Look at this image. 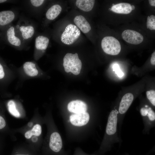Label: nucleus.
Returning <instances> with one entry per match:
<instances>
[{
	"mask_svg": "<svg viewBox=\"0 0 155 155\" xmlns=\"http://www.w3.org/2000/svg\"><path fill=\"white\" fill-rule=\"evenodd\" d=\"M63 66L65 71L70 72L75 75H78L82 67V63L78 53H67L63 59Z\"/></svg>",
	"mask_w": 155,
	"mask_h": 155,
	"instance_id": "1",
	"label": "nucleus"
},
{
	"mask_svg": "<svg viewBox=\"0 0 155 155\" xmlns=\"http://www.w3.org/2000/svg\"><path fill=\"white\" fill-rule=\"evenodd\" d=\"M17 33L16 27L10 25L1 32L0 36H2L11 45L16 47H20L22 45L23 40L21 36H19V33Z\"/></svg>",
	"mask_w": 155,
	"mask_h": 155,
	"instance_id": "2",
	"label": "nucleus"
},
{
	"mask_svg": "<svg viewBox=\"0 0 155 155\" xmlns=\"http://www.w3.org/2000/svg\"><path fill=\"white\" fill-rule=\"evenodd\" d=\"M101 45L104 52L108 55H117L121 50V47L119 42L113 36L104 37L102 40Z\"/></svg>",
	"mask_w": 155,
	"mask_h": 155,
	"instance_id": "3",
	"label": "nucleus"
},
{
	"mask_svg": "<svg viewBox=\"0 0 155 155\" xmlns=\"http://www.w3.org/2000/svg\"><path fill=\"white\" fill-rule=\"evenodd\" d=\"M123 39L127 42L133 44H138L142 42L143 37L140 33L135 31L127 30L122 34Z\"/></svg>",
	"mask_w": 155,
	"mask_h": 155,
	"instance_id": "4",
	"label": "nucleus"
},
{
	"mask_svg": "<svg viewBox=\"0 0 155 155\" xmlns=\"http://www.w3.org/2000/svg\"><path fill=\"white\" fill-rule=\"evenodd\" d=\"M16 28L21 38L23 40H28L33 36L35 33L34 26L28 23H20Z\"/></svg>",
	"mask_w": 155,
	"mask_h": 155,
	"instance_id": "5",
	"label": "nucleus"
},
{
	"mask_svg": "<svg viewBox=\"0 0 155 155\" xmlns=\"http://www.w3.org/2000/svg\"><path fill=\"white\" fill-rule=\"evenodd\" d=\"M90 119L89 114L86 112L74 113L69 117V120L73 125L77 126H81L86 125Z\"/></svg>",
	"mask_w": 155,
	"mask_h": 155,
	"instance_id": "6",
	"label": "nucleus"
},
{
	"mask_svg": "<svg viewBox=\"0 0 155 155\" xmlns=\"http://www.w3.org/2000/svg\"><path fill=\"white\" fill-rule=\"evenodd\" d=\"M15 17V14L12 11L7 10L0 11V33L8 26Z\"/></svg>",
	"mask_w": 155,
	"mask_h": 155,
	"instance_id": "7",
	"label": "nucleus"
},
{
	"mask_svg": "<svg viewBox=\"0 0 155 155\" xmlns=\"http://www.w3.org/2000/svg\"><path fill=\"white\" fill-rule=\"evenodd\" d=\"M117 114L115 110H112L108 118L106 128V132L109 135H113L117 131Z\"/></svg>",
	"mask_w": 155,
	"mask_h": 155,
	"instance_id": "8",
	"label": "nucleus"
},
{
	"mask_svg": "<svg viewBox=\"0 0 155 155\" xmlns=\"http://www.w3.org/2000/svg\"><path fill=\"white\" fill-rule=\"evenodd\" d=\"M67 108L70 112L78 113L86 112L87 106L84 102L77 100L70 102L68 104Z\"/></svg>",
	"mask_w": 155,
	"mask_h": 155,
	"instance_id": "9",
	"label": "nucleus"
},
{
	"mask_svg": "<svg viewBox=\"0 0 155 155\" xmlns=\"http://www.w3.org/2000/svg\"><path fill=\"white\" fill-rule=\"evenodd\" d=\"M49 146L53 151L58 152L60 151L62 147V142L59 133L54 132L52 133L50 136Z\"/></svg>",
	"mask_w": 155,
	"mask_h": 155,
	"instance_id": "10",
	"label": "nucleus"
},
{
	"mask_svg": "<svg viewBox=\"0 0 155 155\" xmlns=\"http://www.w3.org/2000/svg\"><path fill=\"white\" fill-rule=\"evenodd\" d=\"M133 97L131 93H127L123 96L119 104V111L120 114H123L126 112L133 100Z\"/></svg>",
	"mask_w": 155,
	"mask_h": 155,
	"instance_id": "11",
	"label": "nucleus"
},
{
	"mask_svg": "<svg viewBox=\"0 0 155 155\" xmlns=\"http://www.w3.org/2000/svg\"><path fill=\"white\" fill-rule=\"evenodd\" d=\"M73 21L77 27L84 33H88L91 29L90 24L82 16H76L73 19Z\"/></svg>",
	"mask_w": 155,
	"mask_h": 155,
	"instance_id": "12",
	"label": "nucleus"
},
{
	"mask_svg": "<svg viewBox=\"0 0 155 155\" xmlns=\"http://www.w3.org/2000/svg\"><path fill=\"white\" fill-rule=\"evenodd\" d=\"M111 10L113 11L118 13L128 14L132 11L131 5L127 3H121L112 6Z\"/></svg>",
	"mask_w": 155,
	"mask_h": 155,
	"instance_id": "13",
	"label": "nucleus"
},
{
	"mask_svg": "<svg viewBox=\"0 0 155 155\" xmlns=\"http://www.w3.org/2000/svg\"><path fill=\"white\" fill-rule=\"evenodd\" d=\"M49 42V39L47 37L42 36H38L35 41V48L37 51L45 50Z\"/></svg>",
	"mask_w": 155,
	"mask_h": 155,
	"instance_id": "14",
	"label": "nucleus"
},
{
	"mask_svg": "<svg viewBox=\"0 0 155 155\" xmlns=\"http://www.w3.org/2000/svg\"><path fill=\"white\" fill-rule=\"evenodd\" d=\"M95 1L94 0H77L75 2L76 6L83 11L88 12L93 8Z\"/></svg>",
	"mask_w": 155,
	"mask_h": 155,
	"instance_id": "15",
	"label": "nucleus"
},
{
	"mask_svg": "<svg viewBox=\"0 0 155 155\" xmlns=\"http://www.w3.org/2000/svg\"><path fill=\"white\" fill-rule=\"evenodd\" d=\"M62 8L59 5H53L48 9L46 13V18L49 20H54L59 14Z\"/></svg>",
	"mask_w": 155,
	"mask_h": 155,
	"instance_id": "16",
	"label": "nucleus"
},
{
	"mask_svg": "<svg viewBox=\"0 0 155 155\" xmlns=\"http://www.w3.org/2000/svg\"><path fill=\"white\" fill-rule=\"evenodd\" d=\"M23 69L25 73L30 77H34L38 74L36 64L31 61H27L23 64Z\"/></svg>",
	"mask_w": 155,
	"mask_h": 155,
	"instance_id": "17",
	"label": "nucleus"
},
{
	"mask_svg": "<svg viewBox=\"0 0 155 155\" xmlns=\"http://www.w3.org/2000/svg\"><path fill=\"white\" fill-rule=\"evenodd\" d=\"M42 128L41 126L38 124L34 125L32 129L26 132L25 134V137L28 139L30 138L33 135L39 136L41 134Z\"/></svg>",
	"mask_w": 155,
	"mask_h": 155,
	"instance_id": "18",
	"label": "nucleus"
},
{
	"mask_svg": "<svg viewBox=\"0 0 155 155\" xmlns=\"http://www.w3.org/2000/svg\"><path fill=\"white\" fill-rule=\"evenodd\" d=\"M7 105L8 111L11 115L17 117H20V113L16 109V104L14 101L9 100L7 103Z\"/></svg>",
	"mask_w": 155,
	"mask_h": 155,
	"instance_id": "19",
	"label": "nucleus"
},
{
	"mask_svg": "<svg viewBox=\"0 0 155 155\" xmlns=\"http://www.w3.org/2000/svg\"><path fill=\"white\" fill-rule=\"evenodd\" d=\"M146 94L147 98L152 104L155 106V91L151 90L146 92Z\"/></svg>",
	"mask_w": 155,
	"mask_h": 155,
	"instance_id": "20",
	"label": "nucleus"
},
{
	"mask_svg": "<svg viewBox=\"0 0 155 155\" xmlns=\"http://www.w3.org/2000/svg\"><path fill=\"white\" fill-rule=\"evenodd\" d=\"M113 71H115L119 77H122L124 75V73L119 68V65L115 64L113 66Z\"/></svg>",
	"mask_w": 155,
	"mask_h": 155,
	"instance_id": "21",
	"label": "nucleus"
},
{
	"mask_svg": "<svg viewBox=\"0 0 155 155\" xmlns=\"http://www.w3.org/2000/svg\"><path fill=\"white\" fill-rule=\"evenodd\" d=\"M44 0H31L30 2L31 5L33 6L38 7L41 6L44 3Z\"/></svg>",
	"mask_w": 155,
	"mask_h": 155,
	"instance_id": "22",
	"label": "nucleus"
},
{
	"mask_svg": "<svg viewBox=\"0 0 155 155\" xmlns=\"http://www.w3.org/2000/svg\"><path fill=\"white\" fill-rule=\"evenodd\" d=\"M148 109V113L147 116L150 121H153L155 119V112L152 110L151 108L149 107Z\"/></svg>",
	"mask_w": 155,
	"mask_h": 155,
	"instance_id": "23",
	"label": "nucleus"
},
{
	"mask_svg": "<svg viewBox=\"0 0 155 155\" xmlns=\"http://www.w3.org/2000/svg\"><path fill=\"white\" fill-rule=\"evenodd\" d=\"M6 125L5 121L4 119L0 116V129L4 128Z\"/></svg>",
	"mask_w": 155,
	"mask_h": 155,
	"instance_id": "24",
	"label": "nucleus"
},
{
	"mask_svg": "<svg viewBox=\"0 0 155 155\" xmlns=\"http://www.w3.org/2000/svg\"><path fill=\"white\" fill-rule=\"evenodd\" d=\"M140 112L142 116H147L148 113V108H142L140 109Z\"/></svg>",
	"mask_w": 155,
	"mask_h": 155,
	"instance_id": "25",
	"label": "nucleus"
},
{
	"mask_svg": "<svg viewBox=\"0 0 155 155\" xmlns=\"http://www.w3.org/2000/svg\"><path fill=\"white\" fill-rule=\"evenodd\" d=\"M5 76V73L2 65L0 63V79L3 78Z\"/></svg>",
	"mask_w": 155,
	"mask_h": 155,
	"instance_id": "26",
	"label": "nucleus"
},
{
	"mask_svg": "<svg viewBox=\"0 0 155 155\" xmlns=\"http://www.w3.org/2000/svg\"><path fill=\"white\" fill-rule=\"evenodd\" d=\"M151 63L153 65H155V52H154L152 54L150 59Z\"/></svg>",
	"mask_w": 155,
	"mask_h": 155,
	"instance_id": "27",
	"label": "nucleus"
},
{
	"mask_svg": "<svg viewBox=\"0 0 155 155\" xmlns=\"http://www.w3.org/2000/svg\"><path fill=\"white\" fill-rule=\"evenodd\" d=\"M150 5L153 6H155V0H149Z\"/></svg>",
	"mask_w": 155,
	"mask_h": 155,
	"instance_id": "28",
	"label": "nucleus"
},
{
	"mask_svg": "<svg viewBox=\"0 0 155 155\" xmlns=\"http://www.w3.org/2000/svg\"><path fill=\"white\" fill-rule=\"evenodd\" d=\"M149 19H150V16H148L147 17V27L148 28H149Z\"/></svg>",
	"mask_w": 155,
	"mask_h": 155,
	"instance_id": "29",
	"label": "nucleus"
},
{
	"mask_svg": "<svg viewBox=\"0 0 155 155\" xmlns=\"http://www.w3.org/2000/svg\"><path fill=\"white\" fill-rule=\"evenodd\" d=\"M38 138L36 137H33L32 139V140L33 142H36Z\"/></svg>",
	"mask_w": 155,
	"mask_h": 155,
	"instance_id": "30",
	"label": "nucleus"
},
{
	"mask_svg": "<svg viewBox=\"0 0 155 155\" xmlns=\"http://www.w3.org/2000/svg\"><path fill=\"white\" fill-rule=\"evenodd\" d=\"M7 1H8L6 0H0V4L5 3Z\"/></svg>",
	"mask_w": 155,
	"mask_h": 155,
	"instance_id": "31",
	"label": "nucleus"
},
{
	"mask_svg": "<svg viewBox=\"0 0 155 155\" xmlns=\"http://www.w3.org/2000/svg\"><path fill=\"white\" fill-rule=\"evenodd\" d=\"M150 18L151 19H155V16L154 15H150Z\"/></svg>",
	"mask_w": 155,
	"mask_h": 155,
	"instance_id": "32",
	"label": "nucleus"
},
{
	"mask_svg": "<svg viewBox=\"0 0 155 155\" xmlns=\"http://www.w3.org/2000/svg\"><path fill=\"white\" fill-rule=\"evenodd\" d=\"M33 125V123L32 122H30L28 124V125L29 127H31Z\"/></svg>",
	"mask_w": 155,
	"mask_h": 155,
	"instance_id": "33",
	"label": "nucleus"
},
{
	"mask_svg": "<svg viewBox=\"0 0 155 155\" xmlns=\"http://www.w3.org/2000/svg\"><path fill=\"white\" fill-rule=\"evenodd\" d=\"M131 7L132 10H134L135 9V7L133 5H131Z\"/></svg>",
	"mask_w": 155,
	"mask_h": 155,
	"instance_id": "34",
	"label": "nucleus"
},
{
	"mask_svg": "<svg viewBox=\"0 0 155 155\" xmlns=\"http://www.w3.org/2000/svg\"><path fill=\"white\" fill-rule=\"evenodd\" d=\"M108 9L110 11H111V8H109Z\"/></svg>",
	"mask_w": 155,
	"mask_h": 155,
	"instance_id": "35",
	"label": "nucleus"
},
{
	"mask_svg": "<svg viewBox=\"0 0 155 155\" xmlns=\"http://www.w3.org/2000/svg\"><path fill=\"white\" fill-rule=\"evenodd\" d=\"M115 5L114 4H112V5H113L112 6H114Z\"/></svg>",
	"mask_w": 155,
	"mask_h": 155,
	"instance_id": "36",
	"label": "nucleus"
},
{
	"mask_svg": "<svg viewBox=\"0 0 155 155\" xmlns=\"http://www.w3.org/2000/svg\"></svg>",
	"mask_w": 155,
	"mask_h": 155,
	"instance_id": "37",
	"label": "nucleus"
}]
</instances>
